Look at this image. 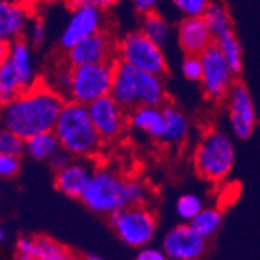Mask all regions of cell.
Returning a JSON list of instances; mask_svg holds the SVG:
<instances>
[{
  "mask_svg": "<svg viewBox=\"0 0 260 260\" xmlns=\"http://www.w3.org/2000/svg\"><path fill=\"white\" fill-rule=\"evenodd\" d=\"M65 100L42 81L0 107V125L22 140L53 132Z\"/></svg>",
  "mask_w": 260,
  "mask_h": 260,
  "instance_id": "1",
  "label": "cell"
},
{
  "mask_svg": "<svg viewBox=\"0 0 260 260\" xmlns=\"http://www.w3.org/2000/svg\"><path fill=\"white\" fill-rule=\"evenodd\" d=\"M53 132L60 149L79 159L96 155L103 146V140L90 119L88 107L75 101L63 103Z\"/></svg>",
  "mask_w": 260,
  "mask_h": 260,
  "instance_id": "2",
  "label": "cell"
},
{
  "mask_svg": "<svg viewBox=\"0 0 260 260\" xmlns=\"http://www.w3.org/2000/svg\"><path fill=\"white\" fill-rule=\"evenodd\" d=\"M110 96L127 112L140 106L162 107L166 104V85L161 76H155L116 62Z\"/></svg>",
  "mask_w": 260,
  "mask_h": 260,
  "instance_id": "3",
  "label": "cell"
},
{
  "mask_svg": "<svg viewBox=\"0 0 260 260\" xmlns=\"http://www.w3.org/2000/svg\"><path fill=\"white\" fill-rule=\"evenodd\" d=\"M236 162L233 140L221 130H209L199 141L193 152V168L208 181H223Z\"/></svg>",
  "mask_w": 260,
  "mask_h": 260,
  "instance_id": "4",
  "label": "cell"
},
{
  "mask_svg": "<svg viewBox=\"0 0 260 260\" xmlns=\"http://www.w3.org/2000/svg\"><path fill=\"white\" fill-rule=\"evenodd\" d=\"M127 181L128 178H124L112 169H96L81 202L91 212L110 217L130 206Z\"/></svg>",
  "mask_w": 260,
  "mask_h": 260,
  "instance_id": "5",
  "label": "cell"
},
{
  "mask_svg": "<svg viewBox=\"0 0 260 260\" xmlns=\"http://www.w3.org/2000/svg\"><path fill=\"white\" fill-rule=\"evenodd\" d=\"M116 62L127 63L137 70L165 76L168 73V59L159 45L152 42L141 29L127 32L116 42Z\"/></svg>",
  "mask_w": 260,
  "mask_h": 260,
  "instance_id": "6",
  "label": "cell"
},
{
  "mask_svg": "<svg viewBox=\"0 0 260 260\" xmlns=\"http://www.w3.org/2000/svg\"><path fill=\"white\" fill-rule=\"evenodd\" d=\"M116 60L72 67V87L67 101L88 106L112 93Z\"/></svg>",
  "mask_w": 260,
  "mask_h": 260,
  "instance_id": "7",
  "label": "cell"
},
{
  "mask_svg": "<svg viewBox=\"0 0 260 260\" xmlns=\"http://www.w3.org/2000/svg\"><path fill=\"white\" fill-rule=\"evenodd\" d=\"M109 220L113 233L128 248H146L156 236V217L144 205L127 206L110 215Z\"/></svg>",
  "mask_w": 260,
  "mask_h": 260,
  "instance_id": "8",
  "label": "cell"
},
{
  "mask_svg": "<svg viewBox=\"0 0 260 260\" xmlns=\"http://www.w3.org/2000/svg\"><path fill=\"white\" fill-rule=\"evenodd\" d=\"M203 75L200 79L202 90L209 101H221L228 96L236 82V75L231 70L220 50L212 45L200 54Z\"/></svg>",
  "mask_w": 260,
  "mask_h": 260,
  "instance_id": "9",
  "label": "cell"
},
{
  "mask_svg": "<svg viewBox=\"0 0 260 260\" xmlns=\"http://www.w3.org/2000/svg\"><path fill=\"white\" fill-rule=\"evenodd\" d=\"M104 11L93 5H73L70 14L65 20L60 35L59 45L63 51L70 50L85 38L96 35L104 29Z\"/></svg>",
  "mask_w": 260,
  "mask_h": 260,
  "instance_id": "10",
  "label": "cell"
},
{
  "mask_svg": "<svg viewBox=\"0 0 260 260\" xmlns=\"http://www.w3.org/2000/svg\"><path fill=\"white\" fill-rule=\"evenodd\" d=\"M224 100L234 137L239 140H248L252 135L257 122L255 107L248 87L242 82H234Z\"/></svg>",
  "mask_w": 260,
  "mask_h": 260,
  "instance_id": "11",
  "label": "cell"
},
{
  "mask_svg": "<svg viewBox=\"0 0 260 260\" xmlns=\"http://www.w3.org/2000/svg\"><path fill=\"white\" fill-rule=\"evenodd\" d=\"M168 260H200L208 249V240L195 233L189 223L172 226L161 240Z\"/></svg>",
  "mask_w": 260,
  "mask_h": 260,
  "instance_id": "12",
  "label": "cell"
},
{
  "mask_svg": "<svg viewBox=\"0 0 260 260\" xmlns=\"http://www.w3.org/2000/svg\"><path fill=\"white\" fill-rule=\"evenodd\" d=\"M63 60L70 67H82V65L116 60V41H113L109 31L103 29L65 51Z\"/></svg>",
  "mask_w": 260,
  "mask_h": 260,
  "instance_id": "13",
  "label": "cell"
},
{
  "mask_svg": "<svg viewBox=\"0 0 260 260\" xmlns=\"http://www.w3.org/2000/svg\"><path fill=\"white\" fill-rule=\"evenodd\" d=\"M87 107L90 119L103 143L115 141L122 135L127 125V115L110 94L88 104Z\"/></svg>",
  "mask_w": 260,
  "mask_h": 260,
  "instance_id": "14",
  "label": "cell"
},
{
  "mask_svg": "<svg viewBox=\"0 0 260 260\" xmlns=\"http://www.w3.org/2000/svg\"><path fill=\"white\" fill-rule=\"evenodd\" d=\"M177 42L184 54L200 56L214 45V36L202 17H183L177 26Z\"/></svg>",
  "mask_w": 260,
  "mask_h": 260,
  "instance_id": "15",
  "label": "cell"
},
{
  "mask_svg": "<svg viewBox=\"0 0 260 260\" xmlns=\"http://www.w3.org/2000/svg\"><path fill=\"white\" fill-rule=\"evenodd\" d=\"M94 169L84 159L70 161L67 166L54 172V186L70 199H79L88 186Z\"/></svg>",
  "mask_w": 260,
  "mask_h": 260,
  "instance_id": "16",
  "label": "cell"
},
{
  "mask_svg": "<svg viewBox=\"0 0 260 260\" xmlns=\"http://www.w3.org/2000/svg\"><path fill=\"white\" fill-rule=\"evenodd\" d=\"M29 19L28 8L20 0H0V42L23 39Z\"/></svg>",
  "mask_w": 260,
  "mask_h": 260,
  "instance_id": "17",
  "label": "cell"
},
{
  "mask_svg": "<svg viewBox=\"0 0 260 260\" xmlns=\"http://www.w3.org/2000/svg\"><path fill=\"white\" fill-rule=\"evenodd\" d=\"M16 249L20 254L29 255L32 260H76V257L51 237H20L16 243Z\"/></svg>",
  "mask_w": 260,
  "mask_h": 260,
  "instance_id": "18",
  "label": "cell"
},
{
  "mask_svg": "<svg viewBox=\"0 0 260 260\" xmlns=\"http://www.w3.org/2000/svg\"><path fill=\"white\" fill-rule=\"evenodd\" d=\"M127 124L132 130L141 132L155 141H161L162 134H165V115H162V107L140 106L128 113Z\"/></svg>",
  "mask_w": 260,
  "mask_h": 260,
  "instance_id": "19",
  "label": "cell"
},
{
  "mask_svg": "<svg viewBox=\"0 0 260 260\" xmlns=\"http://www.w3.org/2000/svg\"><path fill=\"white\" fill-rule=\"evenodd\" d=\"M162 115H165V134H162L161 143L169 146L183 144L190 134L189 118L174 104L162 106Z\"/></svg>",
  "mask_w": 260,
  "mask_h": 260,
  "instance_id": "20",
  "label": "cell"
},
{
  "mask_svg": "<svg viewBox=\"0 0 260 260\" xmlns=\"http://www.w3.org/2000/svg\"><path fill=\"white\" fill-rule=\"evenodd\" d=\"M60 150V143L54 132L39 134L25 140V153L35 161H50Z\"/></svg>",
  "mask_w": 260,
  "mask_h": 260,
  "instance_id": "21",
  "label": "cell"
},
{
  "mask_svg": "<svg viewBox=\"0 0 260 260\" xmlns=\"http://www.w3.org/2000/svg\"><path fill=\"white\" fill-rule=\"evenodd\" d=\"M141 31L152 42H155L161 48L171 41V36H172L171 22L156 11H152L143 16Z\"/></svg>",
  "mask_w": 260,
  "mask_h": 260,
  "instance_id": "22",
  "label": "cell"
},
{
  "mask_svg": "<svg viewBox=\"0 0 260 260\" xmlns=\"http://www.w3.org/2000/svg\"><path fill=\"white\" fill-rule=\"evenodd\" d=\"M190 228L205 240H211L223 224V214L218 208L205 206L197 215L189 221Z\"/></svg>",
  "mask_w": 260,
  "mask_h": 260,
  "instance_id": "23",
  "label": "cell"
},
{
  "mask_svg": "<svg viewBox=\"0 0 260 260\" xmlns=\"http://www.w3.org/2000/svg\"><path fill=\"white\" fill-rule=\"evenodd\" d=\"M214 45L220 50L226 62L230 63L234 75L236 76L240 75L243 69V51H242V45L237 36L234 35V31H228L224 35L215 38Z\"/></svg>",
  "mask_w": 260,
  "mask_h": 260,
  "instance_id": "24",
  "label": "cell"
},
{
  "mask_svg": "<svg viewBox=\"0 0 260 260\" xmlns=\"http://www.w3.org/2000/svg\"><path fill=\"white\" fill-rule=\"evenodd\" d=\"M42 82L67 101L72 87V67L65 60L56 62L50 67L48 73L42 76Z\"/></svg>",
  "mask_w": 260,
  "mask_h": 260,
  "instance_id": "25",
  "label": "cell"
},
{
  "mask_svg": "<svg viewBox=\"0 0 260 260\" xmlns=\"http://www.w3.org/2000/svg\"><path fill=\"white\" fill-rule=\"evenodd\" d=\"M203 19L212 32L214 41H215V38L224 35V32L233 31L230 11H228V8L220 2H212L209 5V8L206 10V13L203 14Z\"/></svg>",
  "mask_w": 260,
  "mask_h": 260,
  "instance_id": "26",
  "label": "cell"
},
{
  "mask_svg": "<svg viewBox=\"0 0 260 260\" xmlns=\"http://www.w3.org/2000/svg\"><path fill=\"white\" fill-rule=\"evenodd\" d=\"M203 208H205V205H203V200L200 195L190 193V192L181 193L175 202V214L184 223H189Z\"/></svg>",
  "mask_w": 260,
  "mask_h": 260,
  "instance_id": "27",
  "label": "cell"
},
{
  "mask_svg": "<svg viewBox=\"0 0 260 260\" xmlns=\"http://www.w3.org/2000/svg\"><path fill=\"white\" fill-rule=\"evenodd\" d=\"M22 153H25V140L0 125V155L20 156Z\"/></svg>",
  "mask_w": 260,
  "mask_h": 260,
  "instance_id": "28",
  "label": "cell"
},
{
  "mask_svg": "<svg viewBox=\"0 0 260 260\" xmlns=\"http://www.w3.org/2000/svg\"><path fill=\"white\" fill-rule=\"evenodd\" d=\"M183 17H202L214 0H169Z\"/></svg>",
  "mask_w": 260,
  "mask_h": 260,
  "instance_id": "29",
  "label": "cell"
},
{
  "mask_svg": "<svg viewBox=\"0 0 260 260\" xmlns=\"http://www.w3.org/2000/svg\"><path fill=\"white\" fill-rule=\"evenodd\" d=\"M23 39L32 47H41L45 41H47V28L45 23L41 19H29L26 29H25V35Z\"/></svg>",
  "mask_w": 260,
  "mask_h": 260,
  "instance_id": "30",
  "label": "cell"
},
{
  "mask_svg": "<svg viewBox=\"0 0 260 260\" xmlns=\"http://www.w3.org/2000/svg\"><path fill=\"white\" fill-rule=\"evenodd\" d=\"M181 73L187 81L200 82L202 75H203V63H202L200 56L186 54L181 62Z\"/></svg>",
  "mask_w": 260,
  "mask_h": 260,
  "instance_id": "31",
  "label": "cell"
},
{
  "mask_svg": "<svg viewBox=\"0 0 260 260\" xmlns=\"http://www.w3.org/2000/svg\"><path fill=\"white\" fill-rule=\"evenodd\" d=\"M127 189H128L130 206H141L146 203V200L149 197V189L143 181H140L137 178H128Z\"/></svg>",
  "mask_w": 260,
  "mask_h": 260,
  "instance_id": "32",
  "label": "cell"
},
{
  "mask_svg": "<svg viewBox=\"0 0 260 260\" xmlns=\"http://www.w3.org/2000/svg\"><path fill=\"white\" fill-rule=\"evenodd\" d=\"M20 171V156L0 155V178H13Z\"/></svg>",
  "mask_w": 260,
  "mask_h": 260,
  "instance_id": "33",
  "label": "cell"
},
{
  "mask_svg": "<svg viewBox=\"0 0 260 260\" xmlns=\"http://www.w3.org/2000/svg\"><path fill=\"white\" fill-rule=\"evenodd\" d=\"M134 260H168L166 254L162 252V249L155 248V246H146L141 248Z\"/></svg>",
  "mask_w": 260,
  "mask_h": 260,
  "instance_id": "34",
  "label": "cell"
},
{
  "mask_svg": "<svg viewBox=\"0 0 260 260\" xmlns=\"http://www.w3.org/2000/svg\"><path fill=\"white\" fill-rule=\"evenodd\" d=\"M128 4L132 5V8L140 13V14H147L156 10L159 0H128Z\"/></svg>",
  "mask_w": 260,
  "mask_h": 260,
  "instance_id": "35",
  "label": "cell"
},
{
  "mask_svg": "<svg viewBox=\"0 0 260 260\" xmlns=\"http://www.w3.org/2000/svg\"><path fill=\"white\" fill-rule=\"evenodd\" d=\"M72 5H93L98 7L100 10L106 11L110 10L112 7H115L118 4V0H70Z\"/></svg>",
  "mask_w": 260,
  "mask_h": 260,
  "instance_id": "36",
  "label": "cell"
},
{
  "mask_svg": "<svg viewBox=\"0 0 260 260\" xmlns=\"http://www.w3.org/2000/svg\"><path fill=\"white\" fill-rule=\"evenodd\" d=\"M72 156L69 155V153H65L63 150H60L59 153H56L48 162H50V166L53 168V171L54 172H57V171H60L62 168H65V166H67L69 165V162L72 161L70 159Z\"/></svg>",
  "mask_w": 260,
  "mask_h": 260,
  "instance_id": "37",
  "label": "cell"
},
{
  "mask_svg": "<svg viewBox=\"0 0 260 260\" xmlns=\"http://www.w3.org/2000/svg\"><path fill=\"white\" fill-rule=\"evenodd\" d=\"M10 48H11V44L8 42H0V67L8 60L10 57Z\"/></svg>",
  "mask_w": 260,
  "mask_h": 260,
  "instance_id": "38",
  "label": "cell"
},
{
  "mask_svg": "<svg viewBox=\"0 0 260 260\" xmlns=\"http://www.w3.org/2000/svg\"><path fill=\"white\" fill-rule=\"evenodd\" d=\"M84 260H104V258L100 257V255H96V254H87V255L84 257Z\"/></svg>",
  "mask_w": 260,
  "mask_h": 260,
  "instance_id": "39",
  "label": "cell"
},
{
  "mask_svg": "<svg viewBox=\"0 0 260 260\" xmlns=\"http://www.w3.org/2000/svg\"><path fill=\"white\" fill-rule=\"evenodd\" d=\"M16 260H32V258H31L29 255H26V254H20V252H17Z\"/></svg>",
  "mask_w": 260,
  "mask_h": 260,
  "instance_id": "40",
  "label": "cell"
},
{
  "mask_svg": "<svg viewBox=\"0 0 260 260\" xmlns=\"http://www.w3.org/2000/svg\"><path fill=\"white\" fill-rule=\"evenodd\" d=\"M5 240V231L2 230V228H0V243H2Z\"/></svg>",
  "mask_w": 260,
  "mask_h": 260,
  "instance_id": "41",
  "label": "cell"
}]
</instances>
